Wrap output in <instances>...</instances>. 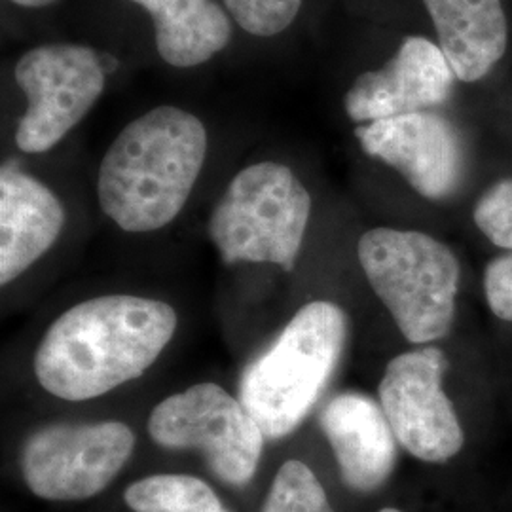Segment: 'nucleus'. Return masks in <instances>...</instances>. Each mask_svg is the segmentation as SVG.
Masks as SVG:
<instances>
[{
  "instance_id": "f257e3e1",
  "label": "nucleus",
  "mask_w": 512,
  "mask_h": 512,
  "mask_svg": "<svg viewBox=\"0 0 512 512\" xmlns=\"http://www.w3.org/2000/svg\"><path fill=\"white\" fill-rule=\"evenodd\" d=\"M175 330L177 313L160 300L92 298L46 330L35 353V376L57 399L90 401L143 376Z\"/></svg>"
},
{
  "instance_id": "f03ea898",
  "label": "nucleus",
  "mask_w": 512,
  "mask_h": 512,
  "mask_svg": "<svg viewBox=\"0 0 512 512\" xmlns=\"http://www.w3.org/2000/svg\"><path fill=\"white\" fill-rule=\"evenodd\" d=\"M207 128L177 105H158L131 120L105 152L97 175L103 213L131 234L177 219L202 173Z\"/></svg>"
},
{
  "instance_id": "7ed1b4c3",
  "label": "nucleus",
  "mask_w": 512,
  "mask_h": 512,
  "mask_svg": "<svg viewBox=\"0 0 512 512\" xmlns=\"http://www.w3.org/2000/svg\"><path fill=\"white\" fill-rule=\"evenodd\" d=\"M346 338V313L332 302H310L243 370L239 401L266 440L285 439L308 418L338 368Z\"/></svg>"
},
{
  "instance_id": "20e7f679",
  "label": "nucleus",
  "mask_w": 512,
  "mask_h": 512,
  "mask_svg": "<svg viewBox=\"0 0 512 512\" xmlns=\"http://www.w3.org/2000/svg\"><path fill=\"white\" fill-rule=\"evenodd\" d=\"M357 255L410 344L446 336L456 315L459 262L442 241L414 230L374 228L359 239Z\"/></svg>"
},
{
  "instance_id": "39448f33",
  "label": "nucleus",
  "mask_w": 512,
  "mask_h": 512,
  "mask_svg": "<svg viewBox=\"0 0 512 512\" xmlns=\"http://www.w3.org/2000/svg\"><path fill=\"white\" fill-rule=\"evenodd\" d=\"M311 196L289 165L258 162L230 181L209 219V238L226 264L294 270L308 230Z\"/></svg>"
},
{
  "instance_id": "423d86ee",
  "label": "nucleus",
  "mask_w": 512,
  "mask_h": 512,
  "mask_svg": "<svg viewBox=\"0 0 512 512\" xmlns=\"http://www.w3.org/2000/svg\"><path fill=\"white\" fill-rule=\"evenodd\" d=\"M14 78L25 97L16 145L25 154H44L97 105L107 88V67L92 46L46 42L19 55Z\"/></svg>"
},
{
  "instance_id": "0eeeda50",
  "label": "nucleus",
  "mask_w": 512,
  "mask_h": 512,
  "mask_svg": "<svg viewBox=\"0 0 512 512\" xmlns=\"http://www.w3.org/2000/svg\"><path fill=\"white\" fill-rule=\"evenodd\" d=\"M148 435L167 450H198L213 476L232 488L253 480L266 442L247 408L217 384L167 397L152 410Z\"/></svg>"
},
{
  "instance_id": "6e6552de",
  "label": "nucleus",
  "mask_w": 512,
  "mask_h": 512,
  "mask_svg": "<svg viewBox=\"0 0 512 512\" xmlns=\"http://www.w3.org/2000/svg\"><path fill=\"white\" fill-rule=\"evenodd\" d=\"M135 435L122 421L54 423L31 433L21 448V475L48 501H82L101 494L124 469Z\"/></svg>"
},
{
  "instance_id": "1a4fd4ad",
  "label": "nucleus",
  "mask_w": 512,
  "mask_h": 512,
  "mask_svg": "<svg viewBox=\"0 0 512 512\" xmlns=\"http://www.w3.org/2000/svg\"><path fill=\"white\" fill-rule=\"evenodd\" d=\"M448 359L439 348L395 357L380 382V404L395 439L408 454L427 463H446L463 448V429L442 389Z\"/></svg>"
},
{
  "instance_id": "9d476101",
  "label": "nucleus",
  "mask_w": 512,
  "mask_h": 512,
  "mask_svg": "<svg viewBox=\"0 0 512 512\" xmlns=\"http://www.w3.org/2000/svg\"><path fill=\"white\" fill-rule=\"evenodd\" d=\"M368 156L397 169L427 200L454 194L463 175L458 129L433 110L385 118L355 129Z\"/></svg>"
},
{
  "instance_id": "9b49d317",
  "label": "nucleus",
  "mask_w": 512,
  "mask_h": 512,
  "mask_svg": "<svg viewBox=\"0 0 512 512\" xmlns=\"http://www.w3.org/2000/svg\"><path fill=\"white\" fill-rule=\"evenodd\" d=\"M454 78L439 44L425 37H406L382 69L353 80L344 109L357 124L435 109L450 97Z\"/></svg>"
},
{
  "instance_id": "f8f14e48",
  "label": "nucleus",
  "mask_w": 512,
  "mask_h": 512,
  "mask_svg": "<svg viewBox=\"0 0 512 512\" xmlns=\"http://www.w3.org/2000/svg\"><path fill=\"white\" fill-rule=\"evenodd\" d=\"M319 425L349 490L359 494L380 490L397 463V439L382 404L365 393L346 391L325 404Z\"/></svg>"
},
{
  "instance_id": "ddd939ff",
  "label": "nucleus",
  "mask_w": 512,
  "mask_h": 512,
  "mask_svg": "<svg viewBox=\"0 0 512 512\" xmlns=\"http://www.w3.org/2000/svg\"><path fill=\"white\" fill-rule=\"evenodd\" d=\"M65 207L44 183L12 164L0 171V283L8 285L54 245Z\"/></svg>"
},
{
  "instance_id": "4468645a",
  "label": "nucleus",
  "mask_w": 512,
  "mask_h": 512,
  "mask_svg": "<svg viewBox=\"0 0 512 512\" xmlns=\"http://www.w3.org/2000/svg\"><path fill=\"white\" fill-rule=\"evenodd\" d=\"M456 78L476 82L494 69L509 42L501 0H423Z\"/></svg>"
},
{
  "instance_id": "2eb2a0df",
  "label": "nucleus",
  "mask_w": 512,
  "mask_h": 512,
  "mask_svg": "<svg viewBox=\"0 0 512 512\" xmlns=\"http://www.w3.org/2000/svg\"><path fill=\"white\" fill-rule=\"evenodd\" d=\"M154 25L156 52L173 69H196L226 50L234 21L217 0H129Z\"/></svg>"
},
{
  "instance_id": "dca6fc26",
  "label": "nucleus",
  "mask_w": 512,
  "mask_h": 512,
  "mask_svg": "<svg viewBox=\"0 0 512 512\" xmlns=\"http://www.w3.org/2000/svg\"><path fill=\"white\" fill-rule=\"evenodd\" d=\"M124 499L135 512H232L215 490L190 475H154L133 482Z\"/></svg>"
},
{
  "instance_id": "f3484780",
  "label": "nucleus",
  "mask_w": 512,
  "mask_h": 512,
  "mask_svg": "<svg viewBox=\"0 0 512 512\" xmlns=\"http://www.w3.org/2000/svg\"><path fill=\"white\" fill-rule=\"evenodd\" d=\"M260 512H334L319 478L298 459L277 471Z\"/></svg>"
},
{
  "instance_id": "a211bd4d",
  "label": "nucleus",
  "mask_w": 512,
  "mask_h": 512,
  "mask_svg": "<svg viewBox=\"0 0 512 512\" xmlns=\"http://www.w3.org/2000/svg\"><path fill=\"white\" fill-rule=\"evenodd\" d=\"M239 29L255 38H274L293 25L304 0H220Z\"/></svg>"
},
{
  "instance_id": "6ab92c4d",
  "label": "nucleus",
  "mask_w": 512,
  "mask_h": 512,
  "mask_svg": "<svg viewBox=\"0 0 512 512\" xmlns=\"http://www.w3.org/2000/svg\"><path fill=\"white\" fill-rule=\"evenodd\" d=\"M475 222L494 245L512 253V179L495 183L478 198Z\"/></svg>"
},
{
  "instance_id": "aec40b11",
  "label": "nucleus",
  "mask_w": 512,
  "mask_h": 512,
  "mask_svg": "<svg viewBox=\"0 0 512 512\" xmlns=\"http://www.w3.org/2000/svg\"><path fill=\"white\" fill-rule=\"evenodd\" d=\"M484 293L490 310L503 321H512V253L497 256L484 272Z\"/></svg>"
},
{
  "instance_id": "412c9836",
  "label": "nucleus",
  "mask_w": 512,
  "mask_h": 512,
  "mask_svg": "<svg viewBox=\"0 0 512 512\" xmlns=\"http://www.w3.org/2000/svg\"><path fill=\"white\" fill-rule=\"evenodd\" d=\"M8 2L18 8H25V10H44V8L54 6L55 2H59V0H8Z\"/></svg>"
},
{
  "instance_id": "4be33fe9",
  "label": "nucleus",
  "mask_w": 512,
  "mask_h": 512,
  "mask_svg": "<svg viewBox=\"0 0 512 512\" xmlns=\"http://www.w3.org/2000/svg\"><path fill=\"white\" fill-rule=\"evenodd\" d=\"M380 512H401V511H397V509H382V511Z\"/></svg>"
}]
</instances>
